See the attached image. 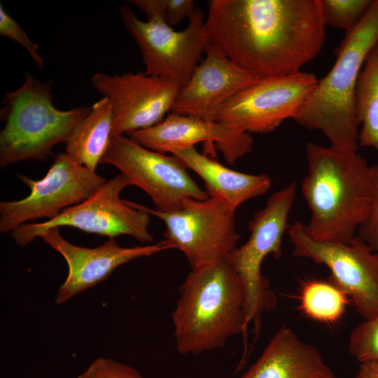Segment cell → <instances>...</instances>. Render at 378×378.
Masks as SVG:
<instances>
[{"instance_id":"obj_17","label":"cell","mask_w":378,"mask_h":378,"mask_svg":"<svg viewBox=\"0 0 378 378\" xmlns=\"http://www.w3.org/2000/svg\"><path fill=\"white\" fill-rule=\"evenodd\" d=\"M260 78L207 48L205 57L180 88L171 113L213 121L224 104Z\"/></svg>"},{"instance_id":"obj_13","label":"cell","mask_w":378,"mask_h":378,"mask_svg":"<svg viewBox=\"0 0 378 378\" xmlns=\"http://www.w3.org/2000/svg\"><path fill=\"white\" fill-rule=\"evenodd\" d=\"M317 82L302 71L260 77L224 104L213 121L249 134L271 132L295 117Z\"/></svg>"},{"instance_id":"obj_9","label":"cell","mask_w":378,"mask_h":378,"mask_svg":"<svg viewBox=\"0 0 378 378\" xmlns=\"http://www.w3.org/2000/svg\"><path fill=\"white\" fill-rule=\"evenodd\" d=\"M127 201L164 222V239L172 248L184 253L191 270L225 259L237 247L240 236L236 230L235 212L218 200H188L169 211Z\"/></svg>"},{"instance_id":"obj_27","label":"cell","mask_w":378,"mask_h":378,"mask_svg":"<svg viewBox=\"0 0 378 378\" xmlns=\"http://www.w3.org/2000/svg\"><path fill=\"white\" fill-rule=\"evenodd\" d=\"M374 182V198L370 214L358 230L360 237L375 253H378V164L371 166Z\"/></svg>"},{"instance_id":"obj_19","label":"cell","mask_w":378,"mask_h":378,"mask_svg":"<svg viewBox=\"0 0 378 378\" xmlns=\"http://www.w3.org/2000/svg\"><path fill=\"white\" fill-rule=\"evenodd\" d=\"M171 154L201 177L209 197L220 200L234 212L243 202L265 195L272 186L267 174L232 170L199 153L195 146L178 149Z\"/></svg>"},{"instance_id":"obj_5","label":"cell","mask_w":378,"mask_h":378,"mask_svg":"<svg viewBox=\"0 0 378 378\" xmlns=\"http://www.w3.org/2000/svg\"><path fill=\"white\" fill-rule=\"evenodd\" d=\"M52 81H41L26 74L23 84L6 91L0 119V167L29 159L47 161L53 148L67 141L90 107L62 111L53 104Z\"/></svg>"},{"instance_id":"obj_6","label":"cell","mask_w":378,"mask_h":378,"mask_svg":"<svg viewBox=\"0 0 378 378\" xmlns=\"http://www.w3.org/2000/svg\"><path fill=\"white\" fill-rule=\"evenodd\" d=\"M130 1L147 17V21H142L130 7L119 8L124 27L139 48L145 73L183 86L209 46L202 10L195 8L187 27L176 31L165 20L162 0Z\"/></svg>"},{"instance_id":"obj_8","label":"cell","mask_w":378,"mask_h":378,"mask_svg":"<svg viewBox=\"0 0 378 378\" xmlns=\"http://www.w3.org/2000/svg\"><path fill=\"white\" fill-rule=\"evenodd\" d=\"M130 186H132L131 181L120 173L106 181L89 198L64 209L56 218L24 223L13 230L10 236L17 245L25 246L49 229L69 226L109 238L123 234L141 243L150 242L153 240L148 230L150 215L120 197Z\"/></svg>"},{"instance_id":"obj_11","label":"cell","mask_w":378,"mask_h":378,"mask_svg":"<svg viewBox=\"0 0 378 378\" xmlns=\"http://www.w3.org/2000/svg\"><path fill=\"white\" fill-rule=\"evenodd\" d=\"M30 190L22 200L0 202V232H12L29 221L52 220L64 209L94 193L106 180L78 164L66 153H59L47 174L40 180L18 174Z\"/></svg>"},{"instance_id":"obj_10","label":"cell","mask_w":378,"mask_h":378,"mask_svg":"<svg viewBox=\"0 0 378 378\" xmlns=\"http://www.w3.org/2000/svg\"><path fill=\"white\" fill-rule=\"evenodd\" d=\"M288 234L293 255L326 265L328 280L346 294L363 320L378 316V253L360 237L349 244L316 240L300 221L289 226Z\"/></svg>"},{"instance_id":"obj_18","label":"cell","mask_w":378,"mask_h":378,"mask_svg":"<svg viewBox=\"0 0 378 378\" xmlns=\"http://www.w3.org/2000/svg\"><path fill=\"white\" fill-rule=\"evenodd\" d=\"M241 378H338L318 349L281 326Z\"/></svg>"},{"instance_id":"obj_29","label":"cell","mask_w":378,"mask_h":378,"mask_svg":"<svg viewBox=\"0 0 378 378\" xmlns=\"http://www.w3.org/2000/svg\"><path fill=\"white\" fill-rule=\"evenodd\" d=\"M355 378H378V360L359 363Z\"/></svg>"},{"instance_id":"obj_14","label":"cell","mask_w":378,"mask_h":378,"mask_svg":"<svg viewBox=\"0 0 378 378\" xmlns=\"http://www.w3.org/2000/svg\"><path fill=\"white\" fill-rule=\"evenodd\" d=\"M91 83L111 104L112 136L154 126L169 114L181 85L146 73H97Z\"/></svg>"},{"instance_id":"obj_16","label":"cell","mask_w":378,"mask_h":378,"mask_svg":"<svg viewBox=\"0 0 378 378\" xmlns=\"http://www.w3.org/2000/svg\"><path fill=\"white\" fill-rule=\"evenodd\" d=\"M150 150L164 153L195 146L204 142L215 144L229 164L252 150L251 134L237 131L221 123L198 117L169 113L149 128L126 134Z\"/></svg>"},{"instance_id":"obj_20","label":"cell","mask_w":378,"mask_h":378,"mask_svg":"<svg viewBox=\"0 0 378 378\" xmlns=\"http://www.w3.org/2000/svg\"><path fill=\"white\" fill-rule=\"evenodd\" d=\"M113 122L111 104L102 97L75 127L66 142L65 153L78 164L96 172L108 147Z\"/></svg>"},{"instance_id":"obj_26","label":"cell","mask_w":378,"mask_h":378,"mask_svg":"<svg viewBox=\"0 0 378 378\" xmlns=\"http://www.w3.org/2000/svg\"><path fill=\"white\" fill-rule=\"evenodd\" d=\"M78 378H143L134 368L111 358L99 357Z\"/></svg>"},{"instance_id":"obj_1","label":"cell","mask_w":378,"mask_h":378,"mask_svg":"<svg viewBox=\"0 0 378 378\" xmlns=\"http://www.w3.org/2000/svg\"><path fill=\"white\" fill-rule=\"evenodd\" d=\"M319 0H211L208 48L260 77L300 71L320 52Z\"/></svg>"},{"instance_id":"obj_28","label":"cell","mask_w":378,"mask_h":378,"mask_svg":"<svg viewBox=\"0 0 378 378\" xmlns=\"http://www.w3.org/2000/svg\"><path fill=\"white\" fill-rule=\"evenodd\" d=\"M162 4L165 20L170 26L189 18L195 9L192 0H162Z\"/></svg>"},{"instance_id":"obj_4","label":"cell","mask_w":378,"mask_h":378,"mask_svg":"<svg viewBox=\"0 0 378 378\" xmlns=\"http://www.w3.org/2000/svg\"><path fill=\"white\" fill-rule=\"evenodd\" d=\"M378 42V0L345 36L335 51L336 62L320 80L293 120L309 130L322 132L330 146L346 153H357L358 126L355 91L365 59Z\"/></svg>"},{"instance_id":"obj_3","label":"cell","mask_w":378,"mask_h":378,"mask_svg":"<svg viewBox=\"0 0 378 378\" xmlns=\"http://www.w3.org/2000/svg\"><path fill=\"white\" fill-rule=\"evenodd\" d=\"M179 294L172 314L179 354H199L223 348L239 333L246 341L244 288L226 258L191 270Z\"/></svg>"},{"instance_id":"obj_23","label":"cell","mask_w":378,"mask_h":378,"mask_svg":"<svg viewBox=\"0 0 378 378\" xmlns=\"http://www.w3.org/2000/svg\"><path fill=\"white\" fill-rule=\"evenodd\" d=\"M325 25L353 29L365 15L372 1L369 0H319Z\"/></svg>"},{"instance_id":"obj_15","label":"cell","mask_w":378,"mask_h":378,"mask_svg":"<svg viewBox=\"0 0 378 378\" xmlns=\"http://www.w3.org/2000/svg\"><path fill=\"white\" fill-rule=\"evenodd\" d=\"M41 238L60 253L68 265L67 277L56 295L57 304L64 303L104 281L122 264L172 248L164 239L153 245L125 248L120 246L114 237L97 247L85 248L65 239L60 234L59 227L49 229Z\"/></svg>"},{"instance_id":"obj_2","label":"cell","mask_w":378,"mask_h":378,"mask_svg":"<svg viewBox=\"0 0 378 378\" xmlns=\"http://www.w3.org/2000/svg\"><path fill=\"white\" fill-rule=\"evenodd\" d=\"M305 152L307 172L301 190L310 211L306 232L316 240L349 244L372 205L371 166L358 153L331 146L310 142Z\"/></svg>"},{"instance_id":"obj_22","label":"cell","mask_w":378,"mask_h":378,"mask_svg":"<svg viewBox=\"0 0 378 378\" xmlns=\"http://www.w3.org/2000/svg\"><path fill=\"white\" fill-rule=\"evenodd\" d=\"M300 309L309 318L333 324L343 316L349 298L329 280L305 281L300 293Z\"/></svg>"},{"instance_id":"obj_24","label":"cell","mask_w":378,"mask_h":378,"mask_svg":"<svg viewBox=\"0 0 378 378\" xmlns=\"http://www.w3.org/2000/svg\"><path fill=\"white\" fill-rule=\"evenodd\" d=\"M348 351L359 363L378 360V316L363 320L352 329Z\"/></svg>"},{"instance_id":"obj_7","label":"cell","mask_w":378,"mask_h":378,"mask_svg":"<svg viewBox=\"0 0 378 378\" xmlns=\"http://www.w3.org/2000/svg\"><path fill=\"white\" fill-rule=\"evenodd\" d=\"M295 196V182L273 193L265 207L255 212L249 221L247 241L226 258L244 288L246 331L253 324L255 339L260 332L262 314L272 311L276 304V295L262 273V265L270 255H281L282 238L289 227L287 220Z\"/></svg>"},{"instance_id":"obj_12","label":"cell","mask_w":378,"mask_h":378,"mask_svg":"<svg viewBox=\"0 0 378 378\" xmlns=\"http://www.w3.org/2000/svg\"><path fill=\"white\" fill-rule=\"evenodd\" d=\"M100 164L118 169L150 197L157 211H172L188 200L209 197L176 157L146 148L128 136H111Z\"/></svg>"},{"instance_id":"obj_25","label":"cell","mask_w":378,"mask_h":378,"mask_svg":"<svg viewBox=\"0 0 378 378\" xmlns=\"http://www.w3.org/2000/svg\"><path fill=\"white\" fill-rule=\"evenodd\" d=\"M0 34L23 46L35 63L43 68L44 61L38 52V45L30 40L22 27L6 11L2 3H0Z\"/></svg>"},{"instance_id":"obj_21","label":"cell","mask_w":378,"mask_h":378,"mask_svg":"<svg viewBox=\"0 0 378 378\" xmlns=\"http://www.w3.org/2000/svg\"><path fill=\"white\" fill-rule=\"evenodd\" d=\"M355 111L361 125L358 144L378 151V42L368 53L355 91Z\"/></svg>"}]
</instances>
